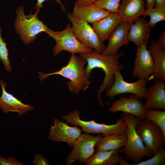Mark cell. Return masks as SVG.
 Returning <instances> with one entry per match:
<instances>
[{"label":"cell","instance_id":"cell-1","mask_svg":"<svg viewBox=\"0 0 165 165\" xmlns=\"http://www.w3.org/2000/svg\"><path fill=\"white\" fill-rule=\"evenodd\" d=\"M79 54L87 63L85 69L88 78L90 79L91 72L95 68L101 69L105 73L102 84L96 90L99 104L103 106L101 94L104 91L108 90L113 84L114 73L117 71H120L124 68V65L120 64L119 60L124 55V53L122 52L114 55H106L94 50L91 53H80Z\"/></svg>","mask_w":165,"mask_h":165},{"label":"cell","instance_id":"cell-2","mask_svg":"<svg viewBox=\"0 0 165 165\" xmlns=\"http://www.w3.org/2000/svg\"><path fill=\"white\" fill-rule=\"evenodd\" d=\"M86 62L81 57L72 54L68 64L57 71L46 74L39 72L40 81L49 76L59 75L68 79L70 81L67 85L70 92L78 95L80 91H84L90 86L91 82L86 75L85 68Z\"/></svg>","mask_w":165,"mask_h":165},{"label":"cell","instance_id":"cell-3","mask_svg":"<svg viewBox=\"0 0 165 165\" xmlns=\"http://www.w3.org/2000/svg\"><path fill=\"white\" fill-rule=\"evenodd\" d=\"M123 115L127 126V139L125 145L119 151L124 153L126 158L133 163H127V165H135L142 161L145 157H152L154 154L146 147L136 130V126L140 119L130 114L123 113Z\"/></svg>","mask_w":165,"mask_h":165},{"label":"cell","instance_id":"cell-4","mask_svg":"<svg viewBox=\"0 0 165 165\" xmlns=\"http://www.w3.org/2000/svg\"><path fill=\"white\" fill-rule=\"evenodd\" d=\"M80 112L75 109L62 116L61 118L68 123L80 127L82 131L88 134H101L105 136L126 133L127 126L123 115L116 120L115 123L108 125L97 123L94 120L84 121L80 119Z\"/></svg>","mask_w":165,"mask_h":165},{"label":"cell","instance_id":"cell-5","mask_svg":"<svg viewBox=\"0 0 165 165\" xmlns=\"http://www.w3.org/2000/svg\"><path fill=\"white\" fill-rule=\"evenodd\" d=\"M23 6H19L16 9V17L14 21L16 31L24 43L27 45L36 38V35L45 32L48 28L37 17L40 11L36 10L34 14L25 15Z\"/></svg>","mask_w":165,"mask_h":165},{"label":"cell","instance_id":"cell-6","mask_svg":"<svg viewBox=\"0 0 165 165\" xmlns=\"http://www.w3.org/2000/svg\"><path fill=\"white\" fill-rule=\"evenodd\" d=\"M46 33L50 38H53L56 44L53 47V53L55 56L62 51H65L72 54L91 53L94 50L82 43L78 39L69 23L62 31H54L48 28Z\"/></svg>","mask_w":165,"mask_h":165},{"label":"cell","instance_id":"cell-7","mask_svg":"<svg viewBox=\"0 0 165 165\" xmlns=\"http://www.w3.org/2000/svg\"><path fill=\"white\" fill-rule=\"evenodd\" d=\"M67 16L79 41L85 46L102 53L106 46L100 40L93 27L88 23L76 18L72 13H68Z\"/></svg>","mask_w":165,"mask_h":165},{"label":"cell","instance_id":"cell-8","mask_svg":"<svg viewBox=\"0 0 165 165\" xmlns=\"http://www.w3.org/2000/svg\"><path fill=\"white\" fill-rule=\"evenodd\" d=\"M136 129L146 147L152 151L154 154L164 149L165 136L155 123L145 119L140 120Z\"/></svg>","mask_w":165,"mask_h":165},{"label":"cell","instance_id":"cell-9","mask_svg":"<svg viewBox=\"0 0 165 165\" xmlns=\"http://www.w3.org/2000/svg\"><path fill=\"white\" fill-rule=\"evenodd\" d=\"M114 82L112 86L106 91V96L111 99L116 95L124 93L134 94L141 99H145L147 90V80L139 79L133 82L125 81L119 71L114 73Z\"/></svg>","mask_w":165,"mask_h":165},{"label":"cell","instance_id":"cell-10","mask_svg":"<svg viewBox=\"0 0 165 165\" xmlns=\"http://www.w3.org/2000/svg\"><path fill=\"white\" fill-rule=\"evenodd\" d=\"M101 137L102 135L94 136L87 134H82L66 158L67 164L71 165L76 160L81 164L85 163L94 154V148Z\"/></svg>","mask_w":165,"mask_h":165},{"label":"cell","instance_id":"cell-11","mask_svg":"<svg viewBox=\"0 0 165 165\" xmlns=\"http://www.w3.org/2000/svg\"><path fill=\"white\" fill-rule=\"evenodd\" d=\"M149 37L141 46L137 47L132 77L147 80L155 71L152 57L147 48Z\"/></svg>","mask_w":165,"mask_h":165},{"label":"cell","instance_id":"cell-12","mask_svg":"<svg viewBox=\"0 0 165 165\" xmlns=\"http://www.w3.org/2000/svg\"><path fill=\"white\" fill-rule=\"evenodd\" d=\"M48 138L56 142H64L71 147H73L76 140L82 134V129L77 126L72 127L67 123L60 120L56 118L53 119Z\"/></svg>","mask_w":165,"mask_h":165},{"label":"cell","instance_id":"cell-13","mask_svg":"<svg viewBox=\"0 0 165 165\" xmlns=\"http://www.w3.org/2000/svg\"><path fill=\"white\" fill-rule=\"evenodd\" d=\"M140 99L134 94L128 97L122 96L113 102L109 111L111 113L121 112L130 114L140 120L144 119H145L147 109Z\"/></svg>","mask_w":165,"mask_h":165},{"label":"cell","instance_id":"cell-14","mask_svg":"<svg viewBox=\"0 0 165 165\" xmlns=\"http://www.w3.org/2000/svg\"><path fill=\"white\" fill-rule=\"evenodd\" d=\"M2 87V94L0 97V108L7 113L9 112H16L19 116L26 113L28 111L34 109L30 104H25L6 90V84L0 80Z\"/></svg>","mask_w":165,"mask_h":165},{"label":"cell","instance_id":"cell-15","mask_svg":"<svg viewBox=\"0 0 165 165\" xmlns=\"http://www.w3.org/2000/svg\"><path fill=\"white\" fill-rule=\"evenodd\" d=\"M130 23L122 21L112 32L108 38V43L103 54L106 55L117 53L122 47L129 45L128 38Z\"/></svg>","mask_w":165,"mask_h":165},{"label":"cell","instance_id":"cell-16","mask_svg":"<svg viewBox=\"0 0 165 165\" xmlns=\"http://www.w3.org/2000/svg\"><path fill=\"white\" fill-rule=\"evenodd\" d=\"M165 88L164 81L158 80L147 89L144 104L147 109L165 110Z\"/></svg>","mask_w":165,"mask_h":165},{"label":"cell","instance_id":"cell-17","mask_svg":"<svg viewBox=\"0 0 165 165\" xmlns=\"http://www.w3.org/2000/svg\"><path fill=\"white\" fill-rule=\"evenodd\" d=\"M145 0H121L118 14L122 21L130 24L144 14Z\"/></svg>","mask_w":165,"mask_h":165},{"label":"cell","instance_id":"cell-18","mask_svg":"<svg viewBox=\"0 0 165 165\" xmlns=\"http://www.w3.org/2000/svg\"><path fill=\"white\" fill-rule=\"evenodd\" d=\"M111 13L93 3L85 6H74L72 13L76 18L93 24Z\"/></svg>","mask_w":165,"mask_h":165},{"label":"cell","instance_id":"cell-19","mask_svg":"<svg viewBox=\"0 0 165 165\" xmlns=\"http://www.w3.org/2000/svg\"><path fill=\"white\" fill-rule=\"evenodd\" d=\"M122 20L118 13H111L108 16L94 23L93 28L102 42L110 35Z\"/></svg>","mask_w":165,"mask_h":165},{"label":"cell","instance_id":"cell-20","mask_svg":"<svg viewBox=\"0 0 165 165\" xmlns=\"http://www.w3.org/2000/svg\"><path fill=\"white\" fill-rule=\"evenodd\" d=\"M151 29L149 27L147 22L144 18L139 17L134 22L130 24L128 38L137 46H140L149 37Z\"/></svg>","mask_w":165,"mask_h":165},{"label":"cell","instance_id":"cell-21","mask_svg":"<svg viewBox=\"0 0 165 165\" xmlns=\"http://www.w3.org/2000/svg\"><path fill=\"white\" fill-rule=\"evenodd\" d=\"M153 60L155 71L152 75L153 81L165 80V49L160 47L157 42L152 40L148 48Z\"/></svg>","mask_w":165,"mask_h":165},{"label":"cell","instance_id":"cell-22","mask_svg":"<svg viewBox=\"0 0 165 165\" xmlns=\"http://www.w3.org/2000/svg\"><path fill=\"white\" fill-rule=\"evenodd\" d=\"M121 157L118 150L100 151L94 154L85 162V165H116Z\"/></svg>","mask_w":165,"mask_h":165},{"label":"cell","instance_id":"cell-23","mask_svg":"<svg viewBox=\"0 0 165 165\" xmlns=\"http://www.w3.org/2000/svg\"><path fill=\"white\" fill-rule=\"evenodd\" d=\"M127 138L126 133L113 134L101 137L96 144V152L102 150H118L126 144Z\"/></svg>","mask_w":165,"mask_h":165},{"label":"cell","instance_id":"cell-24","mask_svg":"<svg viewBox=\"0 0 165 165\" xmlns=\"http://www.w3.org/2000/svg\"><path fill=\"white\" fill-rule=\"evenodd\" d=\"M145 119L158 126L165 136V111L155 109H147Z\"/></svg>","mask_w":165,"mask_h":165},{"label":"cell","instance_id":"cell-25","mask_svg":"<svg viewBox=\"0 0 165 165\" xmlns=\"http://www.w3.org/2000/svg\"><path fill=\"white\" fill-rule=\"evenodd\" d=\"M143 16H150V19L147 22V24L149 28H152L158 22L165 20V9L154 7L146 9Z\"/></svg>","mask_w":165,"mask_h":165},{"label":"cell","instance_id":"cell-26","mask_svg":"<svg viewBox=\"0 0 165 165\" xmlns=\"http://www.w3.org/2000/svg\"><path fill=\"white\" fill-rule=\"evenodd\" d=\"M121 0H97L94 3L112 13H118Z\"/></svg>","mask_w":165,"mask_h":165},{"label":"cell","instance_id":"cell-27","mask_svg":"<svg viewBox=\"0 0 165 165\" xmlns=\"http://www.w3.org/2000/svg\"><path fill=\"white\" fill-rule=\"evenodd\" d=\"M2 29L0 28V59L2 62L6 70L8 72H10L12 68L9 58L8 51L6 44L2 37Z\"/></svg>","mask_w":165,"mask_h":165},{"label":"cell","instance_id":"cell-28","mask_svg":"<svg viewBox=\"0 0 165 165\" xmlns=\"http://www.w3.org/2000/svg\"><path fill=\"white\" fill-rule=\"evenodd\" d=\"M165 150L161 149L153 155L151 158L136 164L135 165H164Z\"/></svg>","mask_w":165,"mask_h":165},{"label":"cell","instance_id":"cell-29","mask_svg":"<svg viewBox=\"0 0 165 165\" xmlns=\"http://www.w3.org/2000/svg\"><path fill=\"white\" fill-rule=\"evenodd\" d=\"M24 163L18 161L13 156L4 157L0 156V165H23Z\"/></svg>","mask_w":165,"mask_h":165},{"label":"cell","instance_id":"cell-30","mask_svg":"<svg viewBox=\"0 0 165 165\" xmlns=\"http://www.w3.org/2000/svg\"><path fill=\"white\" fill-rule=\"evenodd\" d=\"M34 159L31 162L35 165H49L50 164L47 159L41 154L37 153L34 155Z\"/></svg>","mask_w":165,"mask_h":165},{"label":"cell","instance_id":"cell-31","mask_svg":"<svg viewBox=\"0 0 165 165\" xmlns=\"http://www.w3.org/2000/svg\"><path fill=\"white\" fill-rule=\"evenodd\" d=\"M47 0H37V2L35 4V8L36 10L40 11L43 7V3ZM60 6L63 11H66V9L64 5L62 3L61 0H55Z\"/></svg>","mask_w":165,"mask_h":165},{"label":"cell","instance_id":"cell-32","mask_svg":"<svg viewBox=\"0 0 165 165\" xmlns=\"http://www.w3.org/2000/svg\"><path fill=\"white\" fill-rule=\"evenodd\" d=\"M157 44L161 48L165 49V32L163 31L159 35Z\"/></svg>","mask_w":165,"mask_h":165},{"label":"cell","instance_id":"cell-33","mask_svg":"<svg viewBox=\"0 0 165 165\" xmlns=\"http://www.w3.org/2000/svg\"><path fill=\"white\" fill-rule=\"evenodd\" d=\"M154 7L161 9H165V0H155Z\"/></svg>","mask_w":165,"mask_h":165},{"label":"cell","instance_id":"cell-34","mask_svg":"<svg viewBox=\"0 0 165 165\" xmlns=\"http://www.w3.org/2000/svg\"><path fill=\"white\" fill-rule=\"evenodd\" d=\"M155 0H146L145 4L146 9L154 7Z\"/></svg>","mask_w":165,"mask_h":165}]
</instances>
